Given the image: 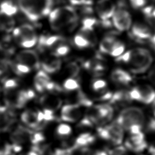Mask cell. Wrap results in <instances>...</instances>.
Here are the masks:
<instances>
[{"label": "cell", "mask_w": 155, "mask_h": 155, "mask_svg": "<svg viewBox=\"0 0 155 155\" xmlns=\"http://www.w3.org/2000/svg\"><path fill=\"white\" fill-rule=\"evenodd\" d=\"M48 16L51 28L56 31L73 30L76 27L79 20L78 12L70 5L53 8Z\"/></svg>", "instance_id": "6da1fadb"}, {"label": "cell", "mask_w": 155, "mask_h": 155, "mask_svg": "<svg viewBox=\"0 0 155 155\" xmlns=\"http://www.w3.org/2000/svg\"><path fill=\"white\" fill-rule=\"evenodd\" d=\"M153 61L150 51L144 48H136L130 50L116 58L118 63L127 64L131 72L140 74L145 72Z\"/></svg>", "instance_id": "7a4b0ae2"}, {"label": "cell", "mask_w": 155, "mask_h": 155, "mask_svg": "<svg viewBox=\"0 0 155 155\" xmlns=\"http://www.w3.org/2000/svg\"><path fill=\"white\" fill-rule=\"evenodd\" d=\"M54 0H17L19 10L31 22L48 16L53 9Z\"/></svg>", "instance_id": "3957f363"}, {"label": "cell", "mask_w": 155, "mask_h": 155, "mask_svg": "<svg viewBox=\"0 0 155 155\" xmlns=\"http://www.w3.org/2000/svg\"><path fill=\"white\" fill-rule=\"evenodd\" d=\"M116 120L131 134L142 132L145 125V117L140 108L130 107L122 110Z\"/></svg>", "instance_id": "277c9868"}, {"label": "cell", "mask_w": 155, "mask_h": 155, "mask_svg": "<svg viewBox=\"0 0 155 155\" xmlns=\"http://www.w3.org/2000/svg\"><path fill=\"white\" fill-rule=\"evenodd\" d=\"M12 37L19 46L27 48L37 44L39 38L35 28L29 24L16 27L12 31Z\"/></svg>", "instance_id": "5b68a950"}, {"label": "cell", "mask_w": 155, "mask_h": 155, "mask_svg": "<svg viewBox=\"0 0 155 155\" xmlns=\"http://www.w3.org/2000/svg\"><path fill=\"white\" fill-rule=\"evenodd\" d=\"M113 108L110 104H103L93 106L85 116L94 125H104L111 120L113 116Z\"/></svg>", "instance_id": "8992f818"}, {"label": "cell", "mask_w": 155, "mask_h": 155, "mask_svg": "<svg viewBox=\"0 0 155 155\" xmlns=\"http://www.w3.org/2000/svg\"><path fill=\"white\" fill-rule=\"evenodd\" d=\"M97 133L101 138L115 145H120L123 141L124 128L116 120L107 125L99 127Z\"/></svg>", "instance_id": "52a82bcc"}, {"label": "cell", "mask_w": 155, "mask_h": 155, "mask_svg": "<svg viewBox=\"0 0 155 155\" xmlns=\"http://www.w3.org/2000/svg\"><path fill=\"white\" fill-rule=\"evenodd\" d=\"M111 22L113 25L119 31H127L133 25L131 14L124 8L116 9L111 18Z\"/></svg>", "instance_id": "ba28073f"}, {"label": "cell", "mask_w": 155, "mask_h": 155, "mask_svg": "<svg viewBox=\"0 0 155 155\" xmlns=\"http://www.w3.org/2000/svg\"><path fill=\"white\" fill-rule=\"evenodd\" d=\"M15 61L28 66L31 70H38L41 67L38 53L32 50H24L18 52L16 54Z\"/></svg>", "instance_id": "9c48e42d"}, {"label": "cell", "mask_w": 155, "mask_h": 155, "mask_svg": "<svg viewBox=\"0 0 155 155\" xmlns=\"http://www.w3.org/2000/svg\"><path fill=\"white\" fill-rule=\"evenodd\" d=\"M67 42V39L61 35H44L38 38L37 45L38 48L40 51H42L47 49L52 51L60 45Z\"/></svg>", "instance_id": "30bf717a"}, {"label": "cell", "mask_w": 155, "mask_h": 155, "mask_svg": "<svg viewBox=\"0 0 155 155\" xmlns=\"http://www.w3.org/2000/svg\"><path fill=\"white\" fill-rule=\"evenodd\" d=\"M116 8L111 0H99L94 8V11L101 21H110Z\"/></svg>", "instance_id": "8fae6325"}, {"label": "cell", "mask_w": 155, "mask_h": 155, "mask_svg": "<svg viewBox=\"0 0 155 155\" xmlns=\"http://www.w3.org/2000/svg\"><path fill=\"white\" fill-rule=\"evenodd\" d=\"M131 35L132 37L139 42L149 41L153 35L151 27L142 22H136L131 27Z\"/></svg>", "instance_id": "7c38bea8"}, {"label": "cell", "mask_w": 155, "mask_h": 155, "mask_svg": "<svg viewBox=\"0 0 155 155\" xmlns=\"http://www.w3.org/2000/svg\"><path fill=\"white\" fill-rule=\"evenodd\" d=\"M125 148L134 153L142 152L147 147V143L142 132L131 134L125 142Z\"/></svg>", "instance_id": "4fadbf2b"}, {"label": "cell", "mask_w": 155, "mask_h": 155, "mask_svg": "<svg viewBox=\"0 0 155 155\" xmlns=\"http://www.w3.org/2000/svg\"><path fill=\"white\" fill-rule=\"evenodd\" d=\"M82 116L80 105L76 104L64 105L61 110V119L66 122H77Z\"/></svg>", "instance_id": "5bb4252c"}, {"label": "cell", "mask_w": 155, "mask_h": 155, "mask_svg": "<svg viewBox=\"0 0 155 155\" xmlns=\"http://www.w3.org/2000/svg\"><path fill=\"white\" fill-rule=\"evenodd\" d=\"M132 101L129 91L120 90L113 93L109 103L116 107H124L130 104Z\"/></svg>", "instance_id": "9a60e30c"}, {"label": "cell", "mask_w": 155, "mask_h": 155, "mask_svg": "<svg viewBox=\"0 0 155 155\" xmlns=\"http://www.w3.org/2000/svg\"><path fill=\"white\" fill-rule=\"evenodd\" d=\"M102 60V58L98 55L93 59L84 61L83 67L85 70L95 75L101 74L105 70V65Z\"/></svg>", "instance_id": "2e32d148"}, {"label": "cell", "mask_w": 155, "mask_h": 155, "mask_svg": "<svg viewBox=\"0 0 155 155\" xmlns=\"http://www.w3.org/2000/svg\"><path fill=\"white\" fill-rule=\"evenodd\" d=\"M32 131L21 125L18 126L10 134V140L13 143L21 145L30 138Z\"/></svg>", "instance_id": "e0dca14e"}, {"label": "cell", "mask_w": 155, "mask_h": 155, "mask_svg": "<svg viewBox=\"0 0 155 155\" xmlns=\"http://www.w3.org/2000/svg\"><path fill=\"white\" fill-rule=\"evenodd\" d=\"M62 102L61 99L54 94H45L39 99V103L44 108L54 111L61 107Z\"/></svg>", "instance_id": "ac0fdd59"}, {"label": "cell", "mask_w": 155, "mask_h": 155, "mask_svg": "<svg viewBox=\"0 0 155 155\" xmlns=\"http://www.w3.org/2000/svg\"><path fill=\"white\" fill-rule=\"evenodd\" d=\"M62 65V62L59 58L51 55L41 61V67L47 73L52 74L58 71Z\"/></svg>", "instance_id": "d6986e66"}, {"label": "cell", "mask_w": 155, "mask_h": 155, "mask_svg": "<svg viewBox=\"0 0 155 155\" xmlns=\"http://www.w3.org/2000/svg\"><path fill=\"white\" fill-rule=\"evenodd\" d=\"M111 81L117 85L127 86L132 81L131 74L121 68H116L111 73Z\"/></svg>", "instance_id": "ffe728a7"}, {"label": "cell", "mask_w": 155, "mask_h": 155, "mask_svg": "<svg viewBox=\"0 0 155 155\" xmlns=\"http://www.w3.org/2000/svg\"><path fill=\"white\" fill-rule=\"evenodd\" d=\"M21 119L29 128L38 129L41 125L38 119V110H27L24 111L21 115Z\"/></svg>", "instance_id": "44dd1931"}, {"label": "cell", "mask_w": 155, "mask_h": 155, "mask_svg": "<svg viewBox=\"0 0 155 155\" xmlns=\"http://www.w3.org/2000/svg\"><path fill=\"white\" fill-rule=\"evenodd\" d=\"M14 114L8 107L0 106V131L7 130L14 122Z\"/></svg>", "instance_id": "7402d4cb"}, {"label": "cell", "mask_w": 155, "mask_h": 155, "mask_svg": "<svg viewBox=\"0 0 155 155\" xmlns=\"http://www.w3.org/2000/svg\"><path fill=\"white\" fill-rule=\"evenodd\" d=\"M51 79L45 71L43 70L38 71L34 78V86L36 90L39 93L46 91L47 85L51 82Z\"/></svg>", "instance_id": "603a6c76"}, {"label": "cell", "mask_w": 155, "mask_h": 155, "mask_svg": "<svg viewBox=\"0 0 155 155\" xmlns=\"http://www.w3.org/2000/svg\"><path fill=\"white\" fill-rule=\"evenodd\" d=\"M95 137L90 133H84L81 134L75 139L73 143V148L76 150H81L84 148H87L90 145L94 143Z\"/></svg>", "instance_id": "cb8c5ba5"}, {"label": "cell", "mask_w": 155, "mask_h": 155, "mask_svg": "<svg viewBox=\"0 0 155 155\" xmlns=\"http://www.w3.org/2000/svg\"><path fill=\"white\" fill-rule=\"evenodd\" d=\"M140 92V102L145 104H150L155 100V90L148 85L137 86Z\"/></svg>", "instance_id": "d4e9b609"}, {"label": "cell", "mask_w": 155, "mask_h": 155, "mask_svg": "<svg viewBox=\"0 0 155 155\" xmlns=\"http://www.w3.org/2000/svg\"><path fill=\"white\" fill-rule=\"evenodd\" d=\"M16 21L13 16L0 12V31L5 33L12 32L15 27Z\"/></svg>", "instance_id": "484cf974"}, {"label": "cell", "mask_w": 155, "mask_h": 155, "mask_svg": "<svg viewBox=\"0 0 155 155\" xmlns=\"http://www.w3.org/2000/svg\"><path fill=\"white\" fill-rule=\"evenodd\" d=\"M19 10L17 1L4 0L0 3V12L11 16H15Z\"/></svg>", "instance_id": "4316f807"}, {"label": "cell", "mask_w": 155, "mask_h": 155, "mask_svg": "<svg viewBox=\"0 0 155 155\" xmlns=\"http://www.w3.org/2000/svg\"><path fill=\"white\" fill-rule=\"evenodd\" d=\"M117 39L112 33L107 34L101 40L99 44V50L103 54H110V52Z\"/></svg>", "instance_id": "83f0119b"}, {"label": "cell", "mask_w": 155, "mask_h": 155, "mask_svg": "<svg viewBox=\"0 0 155 155\" xmlns=\"http://www.w3.org/2000/svg\"><path fill=\"white\" fill-rule=\"evenodd\" d=\"M13 38L12 35L10 36L8 33L4 35L0 40V50L6 54H11L15 51V48L12 43Z\"/></svg>", "instance_id": "f1b7e54d"}, {"label": "cell", "mask_w": 155, "mask_h": 155, "mask_svg": "<svg viewBox=\"0 0 155 155\" xmlns=\"http://www.w3.org/2000/svg\"><path fill=\"white\" fill-rule=\"evenodd\" d=\"M10 67L15 73L20 76L26 74L31 70V69L28 66L16 61H10Z\"/></svg>", "instance_id": "f546056e"}, {"label": "cell", "mask_w": 155, "mask_h": 155, "mask_svg": "<svg viewBox=\"0 0 155 155\" xmlns=\"http://www.w3.org/2000/svg\"><path fill=\"white\" fill-rule=\"evenodd\" d=\"M73 42L74 45L80 49L87 48L92 47L90 42L79 31H78V33L74 36Z\"/></svg>", "instance_id": "4dcf8cb0"}, {"label": "cell", "mask_w": 155, "mask_h": 155, "mask_svg": "<svg viewBox=\"0 0 155 155\" xmlns=\"http://www.w3.org/2000/svg\"><path fill=\"white\" fill-rule=\"evenodd\" d=\"M91 88L93 91L99 94L108 91L106 81L102 79H95L91 82Z\"/></svg>", "instance_id": "1f68e13d"}, {"label": "cell", "mask_w": 155, "mask_h": 155, "mask_svg": "<svg viewBox=\"0 0 155 155\" xmlns=\"http://www.w3.org/2000/svg\"><path fill=\"white\" fill-rule=\"evenodd\" d=\"M63 88L68 91H77L80 89V84L78 81L75 78H69L64 81Z\"/></svg>", "instance_id": "d6a6232c"}, {"label": "cell", "mask_w": 155, "mask_h": 155, "mask_svg": "<svg viewBox=\"0 0 155 155\" xmlns=\"http://www.w3.org/2000/svg\"><path fill=\"white\" fill-rule=\"evenodd\" d=\"M81 68L79 64L75 61H70L65 65V71L70 78H75L79 74Z\"/></svg>", "instance_id": "836d02e7"}, {"label": "cell", "mask_w": 155, "mask_h": 155, "mask_svg": "<svg viewBox=\"0 0 155 155\" xmlns=\"http://www.w3.org/2000/svg\"><path fill=\"white\" fill-rule=\"evenodd\" d=\"M125 48V44L120 40L117 39L114 44L109 54L111 56L117 58L124 53Z\"/></svg>", "instance_id": "e575fe53"}, {"label": "cell", "mask_w": 155, "mask_h": 155, "mask_svg": "<svg viewBox=\"0 0 155 155\" xmlns=\"http://www.w3.org/2000/svg\"><path fill=\"white\" fill-rule=\"evenodd\" d=\"M70 51V47L69 45L68 44L67 42H65L58 47H56L55 49L51 51V54L56 56V57H61L66 56L69 53Z\"/></svg>", "instance_id": "d590c367"}, {"label": "cell", "mask_w": 155, "mask_h": 155, "mask_svg": "<svg viewBox=\"0 0 155 155\" xmlns=\"http://www.w3.org/2000/svg\"><path fill=\"white\" fill-rule=\"evenodd\" d=\"M71 127L67 124H60L56 128V133L59 137H67L71 133Z\"/></svg>", "instance_id": "8d00e7d4"}, {"label": "cell", "mask_w": 155, "mask_h": 155, "mask_svg": "<svg viewBox=\"0 0 155 155\" xmlns=\"http://www.w3.org/2000/svg\"><path fill=\"white\" fill-rule=\"evenodd\" d=\"M19 86V82L16 79H5L2 84V87L4 91H8L17 90Z\"/></svg>", "instance_id": "74e56055"}, {"label": "cell", "mask_w": 155, "mask_h": 155, "mask_svg": "<svg viewBox=\"0 0 155 155\" xmlns=\"http://www.w3.org/2000/svg\"><path fill=\"white\" fill-rule=\"evenodd\" d=\"M44 140H45V136L43 134V133L39 131H36V132L32 131L30 136V141L31 142V143L33 145H39L41 143L43 142Z\"/></svg>", "instance_id": "f35d334b"}, {"label": "cell", "mask_w": 155, "mask_h": 155, "mask_svg": "<svg viewBox=\"0 0 155 155\" xmlns=\"http://www.w3.org/2000/svg\"><path fill=\"white\" fill-rule=\"evenodd\" d=\"M153 0H130V4L133 7L137 9L145 8L149 7V4Z\"/></svg>", "instance_id": "ab89813d"}, {"label": "cell", "mask_w": 155, "mask_h": 155, "mask_svg": "<svg viewBox=\"0 0 155 155\" xmlns=\"http://www.w3.org/2000/svg\"><path fill=\"white\" fill-rule=\"evenodd\" d=\"M70 5L75 7H78L79 8L92 5V0H68Z\"/></svg>", "instance_id": "60d3db41"}, {"label": "cell", "mask_w": 155, "mask_h": 155, "mask_svg": "<svg viewBox=\"0 0 155 155\" xmlns=\"http://www.w3.org/2000/svg\"><path fill=\"white\" fill-rule=\"evenodd\" d=\"M109 155H129L127 149L122 146L114 147L108 151Z\"/></svg>", "instance_id": "b9f144b4"}, {"label": "cell", "mask_w": 155, "mask_h": 155, "mask_svg": "<svg viewBox=\"0 0 155 155\" xmlns=\"http://www.w3.org/2000/svg\"><path fill=\"white\" fill-rule=\"evenodd\" d=\"M43 113H44V122H48L50 121H53L55 119L56 117L54 116V111L49 110V109H45L44 108L43 110Z\"/></svg>", "instance_id": "7bdbcfd3"}, {"label": "cell", "mask_w": 155, "mask_h": 155, "mask_svg": "<svg viewBox=\"0 0 155 155\" xmlns=\"http://www.w3.org/2000/svg\"><path fill=\"white\" fill-rule=\"evenodd\" d=\"M147 131L150 133H155V118H150L146 124Z\"/></svg>", "instance_id": "ee69618b"}, {"label": "cell", "mask_w": 155, "mask_h": 155, "mask_svg": "<svg viewBox=\"0 0 155 155\" xmlns=\"http://www.w3.org/2000/svg\"><path fill=\"white\" fill-rule=\"evenodd\" d=\"M144 10H145V13L148 14V15H151V17L155 20V8L148 7L145 8H144Z\"/></svg>", "instance_id": "f6af8a7d"}, {"label": "cell", "mask_w": 155, "mask_h": 155, "mask_svg": "<svg viewBox=\"0 0 155 155\" xmlns=\"http://www.w3.org/2000/svg\"><path fill=\"white\" fill-rule=\"evenodd\" d=\"M148 79L153 84L155 85V68L149 73Z\"/></svg>", "instance_id": "bcb514c9"}, {"label": "cell", "mask_w": 155, "mask_h": 155, "mask_svg": "<svg viewBox=\"0 0 155 155\" xmlns=\"http://www.w3.org/2000/svg\"><path fill=\"white\" fill-rule=\"evenodd\" d=\"M151 47L155 51V33L153 34L151 38L148 41Z\"/></svg>", "instance_id": "7dc6e473"}, {"label": "cell", "mask_w": 155, "mask_h": 155, "mask_svg": "<svg viewBox=\"0 0 155 155\" xmlns=\"http://www.w3.org/2000/svg\"><path fill=\"white\" fill-rule=\"evenodd\" d=\"M91 155H109V154L106 151L99 150V151H96L93 153Z\"/></svg>", "instance_id": "c3c4849f"}, {"label": "cell", "mask_w": 155, "mask_h": 155, "mask_svg": "<svg viewBox=\"0 0 155 155\" xmlns=\"http://www.w3.org/2000/svg\"><path fill=\"white\" fill-rule=\"evenodd\" d=\"M153 113H155V100L153 102Z\"/></svg>", "instance_id": "681fc988"}]
</instances>
